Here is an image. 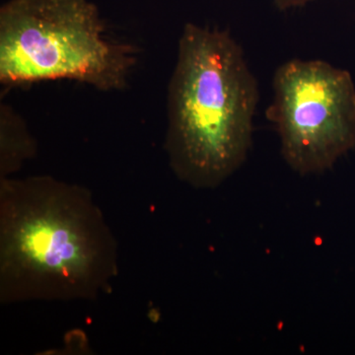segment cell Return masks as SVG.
Masks as SVG:
<instances>
[{
  "label": "cell",
  "instance_id": "6da1fadb",
  "mask_svg": "<svg viewBox=\"0 0 355 355\" xmlns=\"http://www.w3.org/2000/svg\"><path fill=\"white\" fill-rule=\"evenodd\" d=\"M119 275V244L93 193L41 175L0 178V303L92 301Z\"/></svg>",
  "mask_w": 355,
  "mask_h": 355
},
{
  "label": "cell",
  "instance_id": "7a4b0ae2",
  "mask_svg": "<svg viewBox=\"0 0 355 355\" xmlns=\"http://www.w3.org/2000/svg\"><path fill=\"white\" fill-rule=\"evenodd\" d=\"M259 83L227 31L187 23L168 86L165 150L178 179L216 188L246 160Z\"/></svg>",
  "mask_w": 355,
  "mask_h": 355
},
{
  "label": "cell",
  "instance_id": "3957f363",
  "mask_svg": "<svg viewBox=\"0 0 355 355\" xmlns=\"http://www.w3.org/2000/svg\"><path fill=\"white\" fill-rule=\"evenodd\" d=\"M137 62L132 44L107 36L90 0H8L0 8V83L44 81L121 90Z\"/></svg>",
  "mask_w": 355,
  "mask_h": 355
},
{
  "label": "cell",
  "instance_id": "277c9868",
  "mask_svg": "<svg viewBox=\"0 0 355 355\" xmlns=\"http://www.w3.org/2000/svg\"><path fill=\"white\" fill-rule=\"evenodd\" d=\"M266 118L282 157L301 175L331 169L355 148V84L347 70L293 58L275 70Z\"/></svg>",
  "mask_w": 355,
  "mask_h": 355
},
{
  "label": "cell",
  "instance_id": "5b68a950",
  "mask_svg": "<svg viewBox=\"0 0 355 355\" xmlns=\"http://www.w3.org/2000/svg\"><path fill=\"white\" fill-rule=\"evenodd\" d=\"M38 144L27 123L11 105H0V178L20 171L27 161L36 157Z\"/></svg>",
  "mask_w": 355,
  "mask_h": 355
},
{
  "label": "cell",
  "instance_id": "8992f818",
  "mask_svg": "<svg viewBox=\"0 0 355 355\" xmlns=\"http://www.w3.org/2000/svg\"><path fill=\"white\" fill-rule=\"evenodd\" d=\"M273 6L280 11L291 10V9L300 8L315 1V0H270Z\"/></svg>",
  "mask_w": 355,
  "mask_h": 355
}]
</instances>
